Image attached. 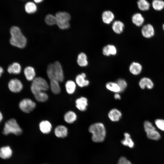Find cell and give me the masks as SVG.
<instances>
[{
	"label": "cell",
	"instance_id": "d6a6232c",
	"mask_svg": "<svg viewBox=\"0 0 164 164\" xmlns=\"http://www.w3.org/2000/svg\"><path fill=\"white\" fill-rule=\"evenodd\" d=\"M137 4L138 8L142 11H146L150 9V4L146 0H138Z\"/></svg>",
	"mask_w": 164,
	"mask_h": 164
},
{
	"label": "cell",
	"instance_id": "9c48e42d",
	"mask_svg": "<svg viewBox=\"0 0 164 164\" xmlns=\"http://www.w3.org/2000/svg\"><path fill=\"white\" fill-rule=\"evenodd\" d=\"M8 87L12 92L18 93L22 90L23 85L20 80L17 78H13L11 79L9 82Z\"/></svg>",
	"mask_w": 164,
	"mask_h": 164
},
{
	"label": "cell",
	"instance_id": "7c38bea8",
	"mask_svg": "<svg viewBox=\"0 0 164 164\" xmlns=\"http://www.w3.org/2000/svg\"><path fill=\"white\" fill-rule=\"evenodd\" d=\"M54 132L55 135L57 137L60 138H64L67 135L68 129L65 126L60 125L56 127Z\"/></svg>",
	"mask_w": 164,
	"mask_h": 164
},
{
	"label": "cell",
	"instance_id": "f546056e",
	"mask_svg": "<svg viewBox=\"0 0 164 164\" xmlns=\"http://www.w3.org/2000/svg\"><path fill=\"white\" fill-rule=\"evenodd\" d=\"M105 86L108 90L115 93L121 92V89L116 82H108L106 84Z\"/></svg>",
	"mask_w": 164,
	"mask_h": 164
},
{
	"label": "cell",
	"instance_id": "603a6c76",
	"mask_svg": "<svg viewBox=\"0 0 164 164\" xmlns=\"http://www.w3.org/2000/svg\"><path fill=\"white\" fill-rule=\"evenodd\" d=\"M132 23L137 26H142L144 23L145 19L142 15L139 13L134 14L132 16Z\"/></svg>",
	"mask_w": 164,
	"mask_h": 164
},
{
	"label": "cell",
	"instance_id": "60d3db41",
	"mask_svg": "<svg viewBox=\"0 0 164 164\" xmlns=\"http://www.w3.org/2000/svg\"><path fill=\"white\" fill-rule=\"evenodd\" d=\"M43 0H33L36 3H39L42 2Z\"/></svg>",
	"mask_w": 164,
	"mask_h": 164
},
{
	"label": "cell",
	"instance_id": "cb8c5ba5",
	"mask_svg": "<svg viewBox=\"0 0 164 164\" xmlns=\"http://www.w3.org/2000/svg\"><path fill=\"white\" fill-rule=\"evenodd\" d=\"M124 28L123 23L119 20H116L112 23V29L116 33L120 34L122 32Z\"/></svg>",
	"mask_w": 164,
	"mask_h": 164
},
{
	"label": "cell",
	"instance_id": "6da1fadb",
	"mask_svg": "<svg viewBox=\"0 0 164 164\" xmlns=\"http://www.w3.org/2000/svg\"><path fill=\"white\" fill-rule=\"evenodd\" d=\"M11 37L9 43L12 46L19 48H24L27 43V39L18 26H13L10 29Z\"/></svg>",
	"mask_w": 164,
	"mask_h": 164
},
{
	"label": "cell",
	"instance_id": "d6986e66",
	"mask_svg": "<svg viewBox=\"0 0 164 164\" xmlns=\"http://www.w3.org/2000/svg\"><path fill=\"white\" fill-rule=\"evenodd\" d=\"M102 53L104 55L106 56L115 55L117 54V50L114 46L109 44L103 48Z\"/></svg>",
	"mask_w": 164,
	"mask_h": 164
},
{
	"label": "cell",
	"instance_id": "8992f818",
	"mask_svg": "<svg viewBox=\"0 0 164 164\" xmlns=\"http://www.w3.org/2000/svg\"><path fill=\"white\" fill-rule=\"evenodd\" d=\"M55 16L56 19V25L59 28L65 29L69 28L71 17L69 13L65 12H57Z\"/></svg>",
	"mask_w": 164,
	"mask_h": 164
},
{
	"label": "cell",
	"instance_id": "7a4b0ae2",
	"mask_svg": "<svg viewBox=\"0 0 164 164\" xmlns=\"http://www.w3.org/2000/svg\"><path fill=\"white\" fill-rule=\"evenodd\" d=\"M46 73L50 80H56L62 82L64 79L63 71L60 63L56 61L48 66Z\"/></svg>",
	"mask_w": 164,
	"mask_h": 164
},
{
	"label": "cell",
	"instance_id": "7bdbcfd3",
	"mask_svg": "<svg viewBox=\"0 0 164 164\" xmlns=\"http://www.w3.org/2000/svg\"><path fill=\"white\" fill-rule=\"evenodd\" d=\"M162 29L164 31V24L162 25Z\"/></svg>",
	"mask_w": 164,
	"mask_h": 164
},
{
	"label": "cell",
	"instance_id": "4dcf8cb0",
	"mask_svg": "<svg viewBox=\"0 0 164 164\" xmlns=\"http://www.w3.org/2000/svg\"><path fill=\"white\" fill-rule=\"evenodd\" d=\"M125 138L121 141L122 145L127 146L130 148L134 147V143L131 138L130 135L128 133H125L124 134Z\"/></svg>",
	"mask_w": 164,
	"mask_h": 164
},
{
	"label": "cell",
	"instance_id": "ffe728a7",
	"mask_svg": "<svg viewBox=\"0 0 164 164\" xmlns=\"http://www.w3.org/2000/svg\"><path fill=\"white\" fill-rule=\"evenodd\" d=\"M12 149L9 146L2 147L0 149V157L3 159H7L11 157L12 155Z\"/></svg>",
	"mask_w": 164,
	"mask_h": 164
},
{
	"label": "cell",
	"instance_id": "1f68e13d",
	"mask_svg": "<svg viewBox=\"0 0 164 164\" xmlns=\"http://www.w3.org/2000/svg\"><path fill=\"white\" fill-rule=\"evenodd\" d=\"M33 95L36 100L39 102H45L48 99V96L45 91L39 92Z\"/></svg>",
	"mask_w": 164,
	"mask_h": 164
},
{
	"label": "cell",
	"instance_id": "4fadbf2b",
	"mask_svg": "<svg viewBox=\"0 0 164 164\" xmlns=\"http://www.w3.org/2000/svg\"><path fill=\"white\" fill-rule=\"evenodd\" d=\"M86 75L84 73H82L77 75L75 78V81L78 86L83 87L89 85V81L86 79Z\"/></svg>",
	"mask_w": 164,
	"mask_h": 164
},
{
	"label": "cell",
	"instance_id": "d4e9b609",
	"mask_svg": "<svg viewBox=\"0 0 164 164\" xmlns=\"http://www.w3.org/2000/svg\"><path fill=\"white\" fill-rule=\"evenodd\" d=\"M77 115L71 111H68L65 114L64 119L65 121L68 124L73 123L77 119Z\"/></svg>",
	"mask_w": 164,
	"mask_h": 164
},
{
	"label": "cell",
	"instance_id": "b9f144b4",
	"mask_svg": "<svg viewBox=\"0 0 164 164\" xmlns=\"http://www.w3.org/2000/svg\"><path fill=\"white\" fill-rule=\"evenodd\" d=\"M3 118V115L2 112L0 111V122L2 121Z\"/></svg>",
	"mask_w": 164,
	"mask_h": 164
},
{
	"label": "cell",
	"instance_id": "8fae6325",
	"mask_svg": "<svg viewBox=\"0 0 164 164\" xmlns=\"http://www.w3.org/2000/svg\"><path fill=\"white\" fill-rule=\"evenodd\" d=\"M76 107L81 111H85L88 106V100L87 98L81 97L77 98L75 101Z\"/></svg>",
	"mask_w": 164,
	"mask_h": 164
},
{
	"label": "cell",
	"instance_id": "9a60e30c",
	"mask_svg": "<svg viewBox=\"0 0 164 164\" xmlns=\"http://www.w3.org/2000/svg\"><path fill=\"white\" fill-rule=\"evenodd\" d=\"M108 116L111 121L113 122H116L120 119L122 116V113L118 109L113 108L109 112Z\"/></svg>",
	"mask_w": 164,
	"mask_h": 164
},
{
	"label": "cell",
	"instance_id": "52a82bcc",
	"mask_svg": "<svg viewBox=\"0 0 164 164\" xmlns=\"http://www.w3.org/2000/svg\"><path fill=\"white\" fill-rule=\"evenodd\" d=\"M144 127L147 136L149 139L157 141L160 138L161 136L160 133L151 122L148 121H145Z\"/></svg>",
	"mask_w": 164,
	"mask_h": 164
},
{
	"label": "cell",
	"instance_id": "3957f363",
	"mask_svg": "<svg viewBox=\"0 0 164 164\" xmlns=\"http://www.w3.org/2000/svg\"><path fill=\"white\" fill-rule=\"evenodd\" d=\"M89 132L92 134L91 138L95 142H103L105 138L106 131L103 124L97 122L91 125L88 129Z\"/></svg>",
	"mask_w": 164,
	"mask_h": 164
},
{
	"label": "cell",
	"instance_id": "e0dca14e",
	"mask_svg": "<svg viewBox=\"0 0 164 164\" xmlns=\"http://www.w3.org/2000/svg\"><path fill=\"white\" fill-rule=\"evenodd\" d=\"M129 69V71L132 74L137 75L141 72L142 67L139 63L137 62H133L130 65Z\"/></svg>",
	"mask_w": 164,
	"mask_h": 164
},
{
	"label": "cell",
	"instance_id": "f35d334b",
	"mask_svg": "<svg viewBox=\"0 0 164 164\" xmlns=\"http://www.w3.org/2000/svg\"><path fill=\"white\" fill-rule=\"evenodd\" d=\"M114 98L116 99H120L121 97L118 93H115L114 95Z\"/></svg>",
	"mask_w": 164,
	"mask_h": 164
},
{
	"label": "cell",
	"instance_id": "5b68a950",
	"mask_svg": "<svg viewBox=\"0 0 164 164\" xmlns=\"http://www.w3.org/2000/svg\"><path fill=\"white\" fill-rule=\"evenodd\" d=\"M49 86L46 81L41 77H36L32 81L30 86L31 91L33 94L41 91L48 90Z\"/></svg>",
	"mask_w": 164,
	"mask_h": 164
},
{
	"label": "cell",
	"instance_id": "74e56055",
	"mask_svg": "<svg viewBox=\"0 0 164 164\" xmlns=\"http://www.w3.org/2000/svg\"><path fill=\"white\" fill-rule=\"evenodd\" d=\"M118 164H132L129 160L125 157L122 156L119 159Z\"/></svg>",
	"mask_w": 164,
	"mask_h": 164
},
{
	"label": "cell",
	"instance_id": "f1b7e54d",
	"mask_svg": "<svg viewBox=\"0 0 164 164\" xmlns=\"http://www.w3.org/2000/svg\"><path fill=\"white\" fill-rule=\"evenodd\" d=\"M50 87L52 92L54 94H58L61 92L59 82L58 81L50 80Z\"/></svg>",
	"mask_w": 164,
	"mask_h": 164
},
{
	"label": "cell",
	"instance_id": "7402d4cb",
	"mask_svg": "<svg viewBox=\"0 0 164 164\" xmlns=\"http://www.w3.org/2000/svg\"><path fill=\"white\" fill-rule=\"evenodd\" d=\"M7 72L10 74H18L21 70L20 65L17 62H14L9 65L7 69Z\"/></svg>",
	"mask_w": 164,
	"mask_h": 164
},
{
	"label": "cell",
	"instance_id": "4316f807",
	"mask_svg": "<svg viewBox=\"0 0 164 164\" xmlns=\"http://www.w3.org/2000/svg\"><path fill=\"white\" fill-rule=\"evenodd\" d=\"M76 83L72 80L66 81L65 84L66 90L68 94H73L76 88Z\"/></svg>",
	"mask_w": 164,
	"mask_h": 164
},
{
	"label": "cell",
	"instance_id": "83f0119b",
	"mask_svg": "<svg viewBox=\"0 0 164 164\" xmlns=\"http://www.w3.org/2000/svg\"><path fill=\"white\" fill-rule=\"evenodd\" d=\"M37 6L36 4L32 2H27L25 5V9L26 13L31 14L35 13L37 10Z\"/></svg>",
	"mask_w": 164,
	"mask_h": 164
},
{
	"label": "cell",
	"instance_id": "ba28073f",
	"mask_svg": "<svg viewBox=\"0 0 164 164\" xmlns=\"http://www.w3.org/2000/svg\"><path fill=\"white\" fill-rule=\"evenodd\" d=\"M19 106L22 111L25 113H29L34 109L36 104L35 102L31 99L25 98L20 101Z\"/></svg>",
	"mask_w": 164,
	"mask_h": 164
},
{
	"label": "cell",
	"instance_id": "2e32d148",
	"mask_svg": "<svg viewBox=\"0 0 164 164\" xmlns=\"http://www.w3.org/2000/svg\"><path fill=\"white\" fill-rule=\"evenodd\" d=\"M139 85L140 87L143 89L145 87L148 89H152L154 86L152 80L147 77L142 78L139 82Z\"/></svg>",
	"mask_w": 164,
	"mask_h": 164
},
{
	"label": "cell",
	"instance_id": "d590c367",
	"mask_svg": "<svg viewBox=\"0 0 164 164\" xmlns=\"http://www.w3.org/2000/svg\"><path fill=\"white\" fill-rule=\"evenodd\" d=\"M116 82L121 89V92L124 91L127 86L126 81L124 79H119Z\"/></svg>",
	"mask_w": 164,
	"mask_h": 164
},
{
	"label": "cell",
	"instance_id": "8d00e7d4",
	"mask_svg": "<svg viewBox=\"0 0 164 164\" xmlns=\"http://www.w3.org/2000/svg\"><path fill=\"white\" fill-rule=\"evenodd\" d=\"M155 123L157 127L160 130L164 131V120L158 119L155 121Z\"/></svg>",
	"mask_w": 164,
	"mask_h": 164
},
{
	"label": "cell",
	"instance_id": "30bf717a",
	"mask_svg": "<svg viewBox=\"0 0 164 164\" xmlns=\"http://www.w3.org/2000/svg\"><path fill=\"white\" fill-rule=\"evenodd\" d=\"M141 33L145 38H152L155 34L154 28L152 25L150 24H146L142 26L141 29Z\"/></svg>",
	"mask_w": 164,
	"mask_h": 164
},
{
	"label": "cell",
	"instance_id": "ab89813d",
	"mask_svg": "<svg viewBox=\"0 0 164 164\" xmlns=\"http://www.w3.org/2000/svg\"><path fill=\"white\" fill-rule=\"evenodd\" d=\"M3 72V69L2 67L0 66V77L1 76Z\"/></svg>",
	"mask_w": 164,
	"mask_h": 164
},
{
	"label": "cell",
	"instance_id": "44dd1931",
	"mask_svg": "<svg viewBox=\"0 0 164 164\" xmlns=\"http://www.w3.org/2000/svg\"><path fill=\"white\" fill-rule=\"evenodd\" d=\"M114 15L113 13L110 11H105L102 15V19L103 22L105 24H108L111 23L114 20Z\"/></svg>",
	"mask_w": 164,
	"mask_h": 164
},
{
	"label": "cell",
	"instance_id": "e575fe53",
	"mask_svg": "<svg viewBox=\"0 0 164 164\" xmlns=\"http://www.w3.org/2000/svg\"><path fill=\"white\" fill-rule=\"evenodd\" d=\"M45 22L48 25H56L57 21L55 16L51 14L47 15L45 18Z\"/></svg>",
	"mask_w": 164,
	"mask_h": 164
},
{
	"label": "cell",
	"instance_id": "5bb4252c",
	"mask_svg": "<svg viewBox=\"0 0 164 164\" xmlns=\"http://www.w3.org/2000/svg\"><path fill=\"white\" fill-rule=\"evenodd\" d=\"M40 131L44 134H48L51 131L52 125L50 122L47 120H43L39 124Z\"/></svg>",
	"mask_w": 164,
	"mask_h": 164
},
{
	"label": "cell",
	"instance_id": "ac0fdd59",
	"mask_svg": "<svg viewBox=\"0 0 164 164\" xmlns=\"http://www.w3.org/2000/svg\"><path fill=\"white\" fill-rule=\"evenodd\" d=\"M24 74L26 79L29 81H32L36 77V72L34 69L32 67L28 66L24 70Z\"/></svg>",
	"mask_w": 164,
	"mask_h": 164
},
{
	"label": "cell",
	"instance_id": "277c9868",
	"mask_svg": "<svg viewBox=\"0 0 164 164\" xmlns=\"http://www.w3.org/2000/svg\"><path fill=\"white\" fill-rule=\"evenodd\" d=\"M22 130L16 120L12 118L7 121L5 123L2 133L5 135L13 134L16 135H19L22 134Z\"/></svg>",
	"mask_w": 164,
	"mask_h": 164
},
{
	"label": "cell",
	"instance_id": "836d02e7",
	"mask_svg": "<svg viewBox=\"0 0 164 164\" xmlns=\"http://www.w3.org/2000/svg\"><path fill=\"white\" fill-rule=\"evenodd\" d=\"M152 4L153 9L157 11H161L164 8V1L162 0H153Z\"/></svg>",
	"mask_w": 164,
	"mask_h": 164
},
{
	"label": "cell",
	"instance_id": "484cf974",
	"mask_svg": "<svg viewBox=\"0 0 164 164\" xmlns=\"http://www.w3.org/2000/svg\"><path fill=\"white\" fill-rule=\"evenodd\" d=\"M87 55L84 53H79L77 57V62L78 64L81 67L87 66L88 64Z\"/></svg>",
	"mask_w": 164,
	"mask_h": 164
}]
</instances>
